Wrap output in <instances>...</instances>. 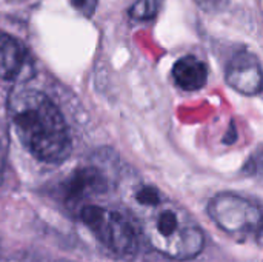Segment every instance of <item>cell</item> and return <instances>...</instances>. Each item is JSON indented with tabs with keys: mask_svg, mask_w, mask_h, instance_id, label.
Here are the masks:
<instances>
[{
	"mask_svg": "<svg viewBox=\"0 0 263 262\" xmlns=\"http://www.w3.org/2000/svg\"><path fill=\"white\" fill-rule=\"evenodd\" d=\"M29 69V57L20 40L0 31V79L18 80Z\"/></svg>",
	"mask_w": 263,
	"mask_h": 262,
	"instance_id": "8992f818",
	"label": "cell"
},
{
	"mask_svg": "<svg viewBox=\"0 0 263 262\" xmlns=\"http://www.w3.org/2000/svg\"><path fill=\"white\" fill-rule=\"evenodd\" d=\"M225 80L242 94H259L262 90V65L259 57L251 51L236 53L227 65Z\"/></svg>",
	"mask_w": 263,
	"mask_h": 262,
	"instance_id": "5b68a950",
	"label": "cell"
},
{
	"mask_svg": "<svg viewBox=\"0 0 263 262\" xmlns=\"http://www.w3.org/2000/svg\"><path fill=\"white\" fill-rule=\"evenodd\" d=\"M68 187H69V191L74 196H82L85 193H92L94 188L99 187V173L96 170H91V168L77 171Z\"/></svg>",
	"mask_w": 263,
	"mask_h": 262,
	"instance_id": "ba28073f",
	"label": "cell"
},
{
	"mask_svg": "<svg viewBox=\"0 0 263 262\" xmlns=\"http://www.w3.org/2000/svg\"><path fill=\"white\" fill-rule=\"evenodd\" d=\"M208 210L214 222L233 236L259 238L262 233L260 208L243 198L219 195L211 201Z\"/></svg>",
	"mask_w": 263,
	"mask_h": 262,
	"instance_id": "277c9868",
	"label": "cell"
},
{
	"mask_svg": "<svg viewBox=\"0 0 263 262\" xmlns=\"http://www.w3.org/2000/svg\"><path fill=\"white\" fill-rule=\"evenodd\" d=\"M8 110L22 144L35 159L60 164L69 156L66 122L46 94L37 90H17L9 96Z\"/></svg>",
	"mask_w": 263,
	"mask_h": 262,
	"instance_id": "6da1fadb",
	"label": "cell"
},
{
	"mask_svg": "<svg viewBox=\"0 0 263 262\" xmlns=\"http://www.w3.org/2000/svg\"><path fill=\"white\" fill-rule=\"evenodd\" d=\"M136 199L143 207H157L159 204H162L159 191L154 187H143V188H140L139 193L136 195Z\"/></svg>",
	"mask_w": 263,
	"mask_h": 262,
	"instance_id": "30bf717a",
	"label": "cell"
},
{
	"mask_svg": "<svg viewBox=\"0 0 263 262\" xmlns=\"http://www.w3.org/2000/svg\"><path fill=\"white\" fill-rule=\"evenodd\" d=\"M157 212L146 224L153 246L174 259H190L203 249L202 230L182 212L171 205L156 207Z\"/></svg>",
	"mask_w": 263,
	"mask_h": 262,
	"instance_id": "7a4b0ae2",
	"label": "cell"
},
{
	"mask_svg": "<svg viewBox=\"0 0 263 262\" xmlns=\"http://www.w3.org/2000/svg\"><path fill=\"white\" fill-rule=\"evenodd\" d=\"M174 82L185 91H197L208 80L206 65L196 56H183L173 66Z\"/></svg>",
	"mask_w": 263,
	"mask_h": 262,
	"instance_id": "52a82bcc",
	"label": "cell"
},
{
	"mask_svg": "<svg viewBox=\"0 0 263 262\" xmlns=\"http://www.w3.org/2000/svg\"><path fill=\"white\" fill-rule=\"evenodd\" d=\"M160 0H136L128 8V15L134 20H151L157 15Z\"/></svg>",
	"mask_w": 263,
	"mask_h": 262,
	"instance_id": "9c48e42d",
	"label": "cell"
},
{
	"mask_svg": "<svg viewBox=\"0 0 263 262\" xmlns=\"http://www.w3.org/2000/svg\"><path fill=\"white\" fill-rule=\"evenodd\" d=\"M3 173H5V153L0 147V184L3 182Z\"/></svg>",
	"mask_w": 263,
	"mask_h": 262,
	"instance_id": "4fadbf2b",
	"label": "cell"
},
{
	"mask_svg": "<svg viewBox=\"0 0 263 262\" xmlns=\"http://www.w3.org/2000/svg\"><path fill=\"white\" fill-rule=\"evenodd\" d=\"M6 2H9V3H20V2H25V0H6Z\"/></svg>",
	"mask_w": 263,
	"mask_h": 262,
	"instance_id": "5bb4252c",
	"label": "cell"
},
{
	"mask_svg": "<svg viewBox=\"0 0 263 262\" xmlns=\"http://www.w3.org/2000/svg\"><path fill=\"white\" fill-rule=\"evenodd\" d=\"M203 11H208V12H217V11H222L228 6V2L230 0H194Z\"/></svg>",
	"mask_w": 263,
	"mask_h": 262,
	"instance_id": "7c38bea8",
	"label": "cell"
},
{
	"mask_svg": "<svg viewBox=\"0 0 263 262\" xmlns=\"http://www.w3.org/2000/svg\"><path fill=\"white\" fill-rule=\"evenodd\" d=\"M76 11H79L85 17H92L97 8L99 0H69Z\"/></svg>",
	"mask_w": 263,
	"mask_h": 262,
	"instance_id": "8fae6325",
	"label": "cell"
},
{
	"mask_svg": "<svg viewBox=\"0 0 263 262\" xmlns=\"http://www.w3.org/2000/svg\"><path fill=\"white\" fill-rule=\"evenodd\" d=\"M80 219L112 253L131 256L137 252L136 230L123 215L99 205H86L80 212Z\"/></svg>",
	"mask_w": 263,
	"mask_h": 262,
	"instance_id": "3957f363",
	"label": "cell"
}]
</instances>
